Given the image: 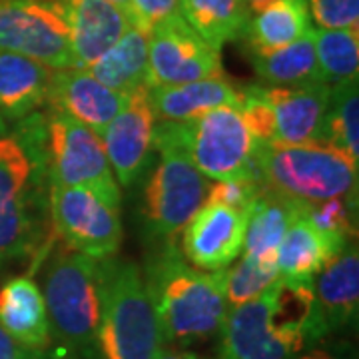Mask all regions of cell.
<instances>
[{"label": "cell", "mask_w": 359, "mask_h": 359, "mask_svg": "<svg viewBox=\"0 0 359 359\" xmlns=\"http://www.w3.org/2000/svg\"><path fill=\"white\" fill-rule=\"evenodd\" d=\"M218 359H292L320 344L313 283L278 280L264 294L228 309Z\"/></svg>", "instance_id": "6da1fadb"}, {"label": "cell", "mask_w": 359, "mask_h": 359, "mask_svg": "<svg viewBox=\"0 0 359 359\" xmlns=\"http://www.w3.org/2000/svg\"><path fill=\"white\" fill-rule=\"evenodd\" d=\"M54 240L50 180L36 144L14 124L0 136V266L22 257L42 264Z\"/></svg>", "instance_id": "7a4b0ae2"}, {"label": "cell", "mask_w": 359, "mask_h": 359, "mask_svg": "<svg viewBox=\"0 0 359 359\" xmlns=\"http://www.w3.org/2000/svg\"><path fill=\"white\" fill-rule=\"evenodd\" d=\"M142 278L162 344L186 347L218 334L228 316L222 269L194 268L174 242H162L148 257Z\"/></svg>", "instance_id": "3957f363"}, {"label": "cell", "mask_w": 359, "mask_h": 359, "mask_svg": "<svg viewBox=\"0 0 359 359\" xmlns=\"http://www.w3.org/2000/svg\"><path fill=\"white\" fill-rule=\"evenodd\" d=\"M44 306L54 359H100L102 316L100 259L68 248L56 250L44 271Z\"/></svg>", "instance_id": "277c9868"}, {"label": "cell", "mask_w": 359, "mask_h": 359, "mask_svg": "<svg viewBox=\"0 0 359 359\" xmlns=\"http://www.w3.org/2000/svg\"><path fill=\"white\" fill-rule=\"evenodd\" d=\"M39 148L50 186L86 188L120 205L122 194L100 136L52 106L14 122Z\"/></svg>", "instance_id": "5b68a950"}, {"label": "cell", "mask_w": 359, "mask_h": 359, "mask_svg": "<svg viewBox=\"0 0 359 359\" xmlns=\"http://www.w3.org/2000/svg\"><path fill=\"white\" fill-rule=\"evenodd\" d=\"M358 166L327 142L257 144V168L266 188L306 204L341 198L358 205Z\"/></svg>", "instance_id": "8992f818"}, {"label": "cell", "mask_w": 359, "mask_h": 359, "mask_svg": "<svg viewBox=\"0 0 359 359\" xmlns=\"http://www.w3.org/2000/svg\"><path fill=\"white\" fill-rule=\"evenodd\" d=\"M100 359H154L162 337L140 268L130 259L112 256L100 259Z\"/></svg>", "instance_id": "52a82bcc"}, {"label": "cell", "mask_w": 359, "mask_h": 359, "mask_svg": "<svg viewBox=\"0 0 359 359\" xmlns=\"http://www.w3.org/2000/svg\"><path fill=\"white\" fill-rule=\"evenodd\" d=\"M154 150L160 162L146 182L142 216L146 231L162 244L174 242L204 205L208 182L184 150L178 122H156Z\"/></svg>", "instance_id": "ba28073f"}, {"label": "cell", "mask_w": 359, "mask_h": 359, "mask_svg": "<svg viewBox=\"0 0 359 359\" xmlns=\"http://www.w3.org/2000/svg\"><path fill=\"white\" fill-rule=\"evenodd\" d=\"M182 144L205 178L259 180L257 142L238 108L222 106L196 120L178 122Z\"/></svg>", "instance_id": "9c48e42d"}, {"label": "cell", "mask_w": 359, "mask_h": 359, "mask_svg": "<svg viewBox=\"0 0 359 359\" xmlns=\"http://www.w3.org/2000/svg\"><path fill=\"white\" fill-rule=\"evenodd\" d=\"M0 50L74 68L70 26L56 0H0Z\"/></svg>", "instance_id": "30bf717a"}, {"label": "cell", "mask_w": 359, "mask_h": 359, "mask_svg": "<svg viewBox=\"0 0 359 359\" xmlns=\"http://www.w3.org/2000/svg\"><path fill=\"white\" fill-rule=\"evenodd\" d=\"M50 219L68 248L94 259L116 256L122 244L120 205L86 188L50 186Z\"/></svg>", "instance_id": "8fae6325"}, {"label": "cell", "mask_w": 359, "mask_h": 359, "mask_svg": "<svg viewBox=\"0 0 359 359\" xmlns=\"http://www.w3.org/2000/svg\"><path fill=\"white\" fill-rule=\"evenodd\" d=\"M219 74H224L219 50L208 44L182 14H170L152 28L148 88L178 86Z\"/></svg>", "instance_id": "7c38bea8"}, {"label": "cell", "mask_w": 359, "mask_h": 359, "mask_svg": "<svg viewBox=\"0 0 359 359\" xmlns=\"http://www.w3.org/2000/svg\"><path fill=\"white\" fill-rule=\"evenodd\" d=\"M154 126L148 86H142L128 92L122 110L98 132L118 186L132 188L144 174L154 152Z\"/></svg>", "instance_id": "4fadbf2b"}, {"label": "cell", "mask_w": 359, "mask_h": 359, "mask_svg": "<svg viewBox=\"0 0 359 359\" xmlns=\"http://www.w3.org/2000/svg\"><path fill=\"white\" fill-rule=\"evenodd\" d=\"M248 214L204 204L182 230V254L194 268L219 271L242 254Z\"/></svg>", "instance_id": "5bb4252c"}, {"label": "cell", "mask_w": 359, "mask_h": 359, "mask_svg": "<svg viewBox=\"0 0 359 359\" xmlns=\"http://www.w3.org/2000/svg\"><path fill=\"white\" fill-rule=\"evenodd\" d=\"M359 252L355 240L323 264L313 278V311L320 339L358 321Z\"/></svg>", "instance_id": "9a60e30c"}, {"label": "cell", "mask_w": 359, "mask_h": 359, "mask_svg": "<svg viewBox=\"0 0 359 359\" xmlns=\"http://www.w3.org/2000/svg\"><path fill=\"white\" fill-rule=\"evenodd\" d=\"M126 100V92L104 86L88 70L54 68L46 106L72 116L98 134L122 110Z\"/></svg>", "instance_id": "2e32d148"}, {"label": "cell", "mask_w": 359, "mask_h": 359, "mask_svg": "<svg viewBox=\"0 0 359 359\" xmlns=\"http://www.w3.org/2000/svg\"><path fill=\"white\" fill-rule=\"evenodd\" d=\"M70 26L74 68L88 70L132 25L130 14L108 0H56Z\"/></svg>", "instance_id": "e0dca14e"}, {"label": "cell", "mask_w": 359, "mask_h": 359, "mask_svg": "<svg viewBox=\"0 0 359 359\" xmlns=\"http://www.w3.org/2000/svg\"><path fill=\"white\" fill-rule=\"evenodd\" d=\"M264 98L268 100L276 120L278 144H308L323 142V122L330 104L332 86L325 82L278 88L262 86Z\"/></svg>", "instance_id": "ac0fdd59"}, {"label": "cell", "mask_w": 359, "mask_h": 359, "mask_svg": "<svg viewBox=\"0 0 359 359\" xmlns=\"http://www.w3.org/2000/svg\"><path fill=\"white\" fill-rule=\"evenodd\" d=\"M148 98L156 122H190L222 106H233L240 110L245 88L226 74H219L178 86H152L148 88Z\"/></svg>", "instance_id": "d6986e66"}, {"label": "cell", "mask_w": 359, "mask_h": 359, "mask_svg": "<svg viewBox=\"0 0 359 359\" xmlns=\"http://www.w3.org/2000/svg\"><path fill=\"white\" fill-rule=\"evenodd\" d=\"M54 68L22 54L0 50V120L18 122L48 102Z\"/></svg>", "instance_id": "ffe728a7"}, {"label": "cell", "mask_w": 359, "mask_h": 359, "mask_svg": "<svg viewBox=\"0 0 359 359\" xmlns=\"http://www.w3.org/2000/svg\"><path fill=\"white\" fill-rule=\"evenodd\" d=\"M0 327L30 349H50V327L40 287L34 280L20 276L0 290Z\"/></svg>", "instance_id": "44dd1931"}, {"label": "cell", "mask_w": 359, "mask_h": 359, "mask_svg": "<svg viewBox=\"0 0 359 359\" xmlns=\"http://www.w3.org/2000/svg\"><path fill=\"white\" fill-rule=\"evenodd\" d=\"M308 205L306 202L266 188L248 214L242 254L254 257H276L287 228L306 214Z\"/></svg>", "instance_id": "7402d4cb"}, {"label": "cell", "mask_w": 359, "mask_h": 359, "mask_svg": "<svg viewBox=\"0 0 359 359\" xmlns=\"http://www.w3.org/2000/svg\"><path fill=\"white\" fill-rule=\"evenodd\" d=\"M309 30L306 0H276L266 8L250 14L242 39L250 56H266L292 44Z\"/></svg>", "instance_id": "603a6c76"}, {"label": "cell", "mask_w": 359, "mask_h": 359, "mask_svg": "<svg viewBox=\"0 0 359 359\" xmlns=\"http://www.w3.org/2000/svg\"><path fill=\"white\" fill-rule=\"evenodd\" d=\"M148 50L150 30L132 22L114 46L90 66L88 72L104 86L128 94L148 86Z\"/></svg>", "instance_id": "cb8c5ba5"}, {"label": "cell", "mask_w": 359, "mask_h": 359, "mask_svg": "<svg viewBox=\"0 0 359 359\" xmlns=\"http://www.w3.org/2000/svg\"><path fill=\"white\" fill-rule=\"evenodd\" d=\"M334 256L325 238L304 214L287 228L276 259L282 280L292 283H313V278L323 268V264Z\"/></svg>", "instance_id": "d4e9b609"}, {"label": "cell", "mask_w": 359, "mask_h": 359, "mask_svg": "<svg viewBox=\"0 0 359 359\" xmlns=\"http://www.w3.org/2000/svg\"><path fill=\"white\" fill-rule=\"evenodd\" d=\"M252 62L257 76L268 86L294 88L323 82L316 58L313 28L280 50L269 52L266 56H252Z\"/></svg>", "instance_id": "484cf974"}, {"label": "cell", "mask_w": 359, "mask_h": 359, "mask_svg": "<svg viewBox=\"0 0 359 359\" xmlns=\"http://www.w3.org/2000/svg\"><path fill=\"white\" fill-rule=\"evenodd\" d=\"M182 16L214 48L242 39L250 18L245 0H180Z\"/></svg>", "instance_id": "4316f807"}, {"label": "cell", "mask_w": 359, "mask_h": 359, "mask_svg": "<svg viewBox=\"0 0 359 359\" xmlns=\"http://www.w3.org/2000/svg\"><path fill=\"white\" fill-rule=\"evenodd\" d=\"M316 58L321 80L330 86L358 80L359 76V28L320 30L313 28Z\"/></svg>", "instance_id": "83f0119b"}, {"label": "cell", "mask_w": 359, "mask_h": 359, "mask_svg": "<svg viewBox=\"0 0 359 359\" xmlns=\"http://www.w3.org/2000/svg\"><path fill=\"white\" fill-rule=\"evenodd\" d=\"M323 142L344 150L359 162V88L358 80L332 86L323 122Z\"/></svg>", "instance_id": "f1b7e54d"}, {"label": "cell", "mask_w": 359, "mask_h": 359, "mask_svg": "<svg viewBox=\"0 0 359 359\" xmlns=\"http://www.w3.org/2000/svg\"><path fill=\"white\" fill-rule=\"evenodd\" d=\"M222 280H224V295L228 309L238 308L245 302L259 297L269 285L280 280L278 259L242 256L236 266L222 269Z\"/></svg>", "instance_id": "f546056e"}, {"label": "cell", "mask_w": 359, "mask_h": 359, "mask_svg": "<svg viewBox=\"0 0 359 359\" xmlns=\"http://www.w3.org/2000/svg\"><path fill=\"white\" fill-rule=\"evenodd\" d=\"M306 216L325 238L334 254H339L351 240H355V205L341 198L309 204Z\"/></svg>", "instance_id": "4dcf8cb0"}, {"label": "cell", "mask_w": 359, "mask_h": 359, "mask_svg": "<svg viewBox=\"0 0 359 359\" xmlns=\"http://www.w3.org/2000/svg\"><path fill=\"white\" fill-rule=\"evenodd\" d=\"M266 190V184L252 178H226L218 180L205 192L204 204H216L230 208L233 212L250 214L256 200Z\"/></svg>", "instance_id": "1f68e13d"}, {"label": "cell", "mask_w": 359, "mask_h": 359, "mask_svg": "<svg viewBox=\"0 0 359 359\" xmlns=\"http://www.w3.org/2000/svg\"><path fill=\"white\" fill-rule=\"evenodd\" d=\"M240 114L244 118L245 126L254 136L257 144H269L276 136V120L268 100L264 98L262 86L248 84L245 86V98L240 106Z\"/></svg>", "instance_id": "d6a6232c"}, {"label": "cell", "mask_w": 359, "mask_h": 359, "mask_svg": "<svg viewBox=\"0 0 359 359\" xmlns=\"http://www.w3.org/2000/svg\"><path fill=\"white\" fill-rule=\"evenodd\" d=\"M306 4L320 30L359 28V0H306Z\"/></svg>", "instance_id": "836d02e7"}, {"label": "cell", "mask_w": 359, "mask_h": 359, "mask_svg": "<svg viewBox=\"0 0 359 359\" xmlns=\"http://www.w3.org/2000/svg\"><path fill=\"white\" fill-rule=\"evenodd\" d=\"M180 0H130V20L152 32L158 22L178 13Z\"/></svg>", "instance_id": "e575fe53"}, {"label": "cell", "mask_w": 359, "mask_h": 359, "mask_svg": "<svg viewBox=\"0 0 359 359\" xmlns=\"http://www.w3.org/2000/svg\"><path fill=\"white\" fill-rule=\"evenodd\" d=\"M0 359H54V355L50 349L40 351V349L20 346L0 327Z\"/></svg>", "instance_id": "d590c367"}, {"label": "cell", "mask_w": 359, "mask_h": 359, "mask_svg": "<svg viewBox=\"0 0 359 359\" xmlns=\"http://www.w3.org/2000/svg\"><path fill=\"white\" fill-rule=\"evenodd\" d=\"M292 359H355L353 349L347 344H332V346H313L297 353Z\"/></svg>", "instance_id": "8d00e7d4"}, {"label": "cell", "mask_w": 359, "mask_h": 359, "mask_svg": "<svg viewBox=\"0 0 359 359\" xmlns=\"http://www.w3.org/2000/svg\"><path fill=\"white\" fill-rule=\"evenodd\" d=\"M154 359H200L194 351L182 349V347H160L156 351Z\"/></svg>", "instance_id": "74e56055"}, {"label": "cell", "mask_w": 359, "mask_h": 359, "mask_svg": "<svg viewBox=\"0 0 359 359\" xmlns=\"http://www.w3.org/2000/svg\"><path fill=\"white\" fill-rule=\"evenodd\" d=\"M271 2H276V0H245V6H248V13L254 14L262 8H266Z\"/></svg>", "instance_id": "f35d334b"}, {"label": "cell", "mask_w": 359, "mask_h": 359, "mask_svg": "<svg viewBox=\"0 0 359 359\" xmlns=\"http://www.w3.org/2000/svg\"><path fill=\"white\" fill-rule=\"evenodd\" d=\"M108 2H112V4L118 6V8H122V11L130 13V0H108Z\"/></svg>", "instance_id": "ab89813d"}, {"label": "cell", "mask_w": 359, "mask_h": 359, "mask_svg": "<svg viewBox=\"0 0 359 359\" xmlns=\"http://www.w3.org/2000/svg\"><path fill=\"white\" fill-rule=\"evenodd\" d=\"M2 128H4V122L0 120V132H2Z\"/></svg>", "instance_id": "60d3db41"}]
</instances>
